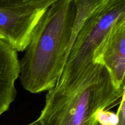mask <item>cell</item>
Returning a JSON list of instances; mask_svg holds the SVG:
<instances>
[{
    "mask_svg": "<svg viewBox=\"0 0 125 125\" xmlns=\"http://www.w3.org/2000/svg\"><path fill=\"white\" fill-rule=\"evenodd\" d=\"M74 0H59L49 6L33 30L20 60V79L31 94L48 91L58 82L70 50Z\"/></svg>",
    "mask_w": 125,
    "mask_h": 125,
    "instance_id": "6da1fadb",
    "label": "cell"
},
{
    "mask_svg": "<svg viewBox=\"0 0 125 125\" xmlns=\"http://www.w3.org/2000/svg\"><path fill=\"white\" fill-rule=\"evenodd\" d=\"M124 93L104 66L91 62L76 79L48 90L37 119L42 125H98L96 112L117 104Z\"/></svg>",
    "mask_w": 125,
    "mask_h": 125,
    "instance_id": "7a4b0ae2",
    "label": "cell"
},
{
    "mask_svg": "<svg viewBox=\"0 0 125 125\" xmlns=\"http://www.w3.org/2000/svg\"><path fill=\"white\" fill-rule=\"evenodd\" d=\"M125 19V0H104L78 32L56 84L73 81L88 64L111 29Z\"/></svg>",
    "mask_w": 125,
    "mask_h": 125,
    "instance_id": "3957f363",
    "label": "cell"
},
{
    "mask_svg": "<svg viewBox=\"0 0 125 125\" xmlns=\"http://www.w3.org/2000/svg\"><path fill=\"white\" fill-rule=\"evenodd\" d=\"M48 7L0 6V40L17 52L24 51L34 28Z\"/></svg>",
    "mask_w": 125,
    "mask_h": 125,
    "instance_id": "277c9868",
    "label": "cell"
},
{
    "mask_svg": "<svg viewBox=\"0 0 125 125\" xmlns=\"http://www.w3.org/2000/svg\"><path fill=\"white\" fill-rule=\"evenodd\" d=\"M92 62L106 67L117 89H125V19L111 29L94 52Z\"/></svg>",
    "mask_w": 125,
    "mask_h": 125,
    "instance_id": "5b68a950",
    "label": "cell"
},
{
    "mask_svg": "<svg viewBox=\"0 0 125 125\" xmlns=\"http://www.w3.org/2000/svg\"><path fill=\"white\" fill-rule=\"evenodd\" d=\"M20 73L17 51L0 40V118L15 100V82Z\"/></svg>",
    "mask_w": 125,
    "mask_h": 125,
    "instance_id": "8992f818",
    "label": "cell"
},
{
    "mask_svg": "<svg viewBox=\"0 0 125 125\" xmlns=\"http://www.w3.org/2000/svg\"><path fill=\"white\" fill-rule=\"evenodd\" d=\"M59 0H0V6L19 7L26 6H50Z\"/></svg>",
    "mask_w": 125,
    "mask_h": 125,
    "instance_id": "52a82bcc",
    "label": "cell"
},
{
    "mask_svg": "<svg viewBox=\"0 0 125 125\" xmlns=\"http://www.w3.org/2000/svg\"><path fill=\"white\" fill-rule=\"evenodd\" d=\"M96 119L98 125H115L118 123V117L117 114L108 109H100L96 112Z\"/></svg>",
    "mask_w": 125,
    "mask_h": 125,
    "instance_id": "ba28073f",
    "label": "cell"
},
{
    "mask_svg": "<svg viewBox=\"0 0 125 125\" xmlns=\"http://www.w3.org/2000/svg\"><path fill=\"white\" fill-rule=\"evenodd\" d=\"M116 114L118 115V121L115 125H125V93L122 95Z\"/></svg>",
    "mask_w": 125,
    "mask_h": 125,
    "instance_id": "9c48e42d",
    "label": "cell"
},
{
    "mask_svg": "<svg viewBox=\"0 0 125 125\" xmlns=\"http://www.w3.org/2000/svg\"><path fill=\"white\" fill-rule=\"evenodd\" d=\"M26 125H41V123H40V121H39L38 119H37L36 120H35L34 122L29 123V124Z\"/></svg>",
    "mask_w": 125,
    "mask_h": 125,
    "instance_id": "30bf717a",
    "label": "cell"
}]
</instances>
